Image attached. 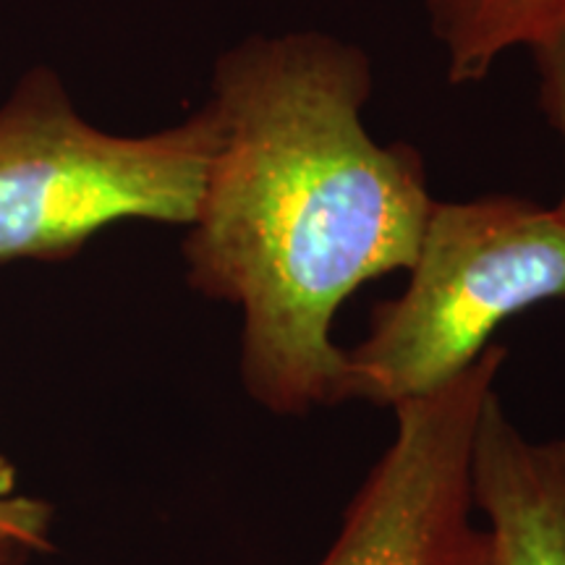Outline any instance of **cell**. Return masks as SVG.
I'll return each instance as SVG.
<instances>
[{"label": "cell", "mask_w": 565, "mask_h": 565, "mask_svg": "<svg viewBox=\"0 0 565 565\" xmlns=\"http://www.w3.org/2000/svg\"><path fill=\"white\" fill-rule=\"evenodd\" d=\"M370 95L366 53L320 32L257 34L212 71L215 150L186 275L242 309L244 387L278 416L343 404L335 315L414 265L435 204L422 152L366 131Z\"/></svg>", "instance_id": "6da1fadb"}, {"label": "cell", "mask_w": 565, "mask_h": 565, "mask_svg": "<svg viewBox=\"0 0 565 565\" xmlns=\"http://www.w3.org/2000/svg\"><path fill=\"white\" fill-rule=\"evenodd\" d=\"M406 273L404 294L377 303L370 333L345 351L343 404L395 408L440 391L505 320L565 299V221L521 196L435 200Z\"/></svg>", "instance_id": "7a4b0ae2"}, {"label": "cell", "mask_w": 565, "mask_h": 565, "mask_svg": "<svg viewBox=\"0 0 565 565\" xmlns=\"http://www.w3.org/2000/svg\"><path fill=\"white\" fill-rule=\"evenodd\" d=\"M215 150L207 105L145 137L97 129L51 68L0 105V263L61 259L121 221L189 225Z\"/></svg>", "instance_id": "3957f363"}, {"label": "cell", "mask_w": 565, "mask_h": 565, "mask_svg": "<svg viewBox=\"0 0 565 565\" xmlns=\"http://www.w3.org/2000/svg\"><path fill=\"white\" fill-rule=\"evenodd\" d=\"M505 356V345H487L440 391L393 408V440L317 565H498L477 521L475 443Z\"/></svg>", "instance_id": "277c9868"}, {"label": "cell", "mask_w": 565, "mask_h": 565, "mask_svg": "<svg viewBox=\"0 0 565 565\" xmlns=\"http://www.w3.org/2000/svg\"><path fill=\"white\" fill-rule=\"evenodd\" d=\"M475 503L498 565H565V437L529 440L498 393L475 443Z\"/></svg>", "instance_id": "5b68a950"}, {"label": "cell", "mask_w": 565, "mask_h": 565, "mask_svg": "<svg viewBox=\"0 0 565 565\" xmlns=\"http://www.w3.org/2000/svg\"><path fill=\"white\" fill-rule=\"evenodd\" d=\"M427 17L448 82L477 84L503 53L534 51L563 34L565 0H427Z\"/></svg>", "instance_id": "8992f818"}, {"label": "cell", "mask_w": 565, "mask_h": 565, "mask_svg": "<svg viewBox=\"0 0 565 565\" xmlns=\"http://www.w3.org/2000/svg\"><path fill=\"white\" fill-rule=\"evenodd\" d=\"M51 508L19 492L13 466L0 456V553L24 555L47 547Z\"/></svg>", "instance_id": "52a82bcc"}, {"label": "cell", "mask_w": 565, "mask_h": 565, "mask_svg": "<svg viewBox=\"0 0 565 565\" xmlns=\"http://www.w3.org/2000/svg\"><path fill=\"white\" fill-rule=\"evenodd\" d=\"M536 71H540V105L547 121L563 137L565 147V32L545 45L534 47ZM565 221V192L561 204L555 207Z\"/></svg>", "instance_id": "ba28073f"}, {"label": "cell", "mask_w": 565, "mask_h": 565, "mask_svg": "<svg viewBox=\"0 0 565 565\" xmlns=\"http://www.w3.org/2000/svg\"><path fill=\"white\" fill-rule=\"evenodd\" d=\"M19 561V555H9V553H0V565H13Z\"/></svg>", "instance_id": "9c48e42d"}]
</instances>
